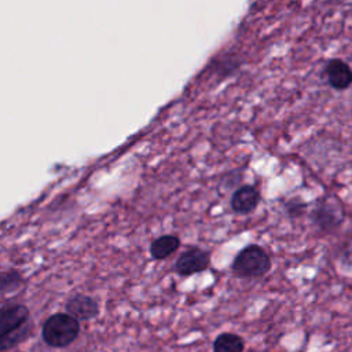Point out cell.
I'll use <instances>...</instances> for the list:
<instances>
[{
  "label": "cell",
  "mask_w": 352,
  "mask_h": 352,
  "mask_svg": "<svg viewBox=\"0 0 352 352\" xmlns=\"http://www.w3.org/2000/svg\"><path fill=\"white\" fill-rule=\"evenodd\" d=\"M271 257L264 248L252 243L238 252L232 260L231 270L234 275L242 279L261 278L271 270Z\"/></svg>",
  "instance_id": "1"
},
{
  "label": "cell",
  "mask_w": 352,
  "mask_h": 352,
  "mask_svg": "<svg viewBox=\"0 0 352 352\" xmlns=\"http://www.w3.org/2000/svg\"><path fill=\"white\" fill-rule=\"evenodd\" d=\"M80 331V324L70 314H56L50 316L41 330L43 340L56 348L67 346L72 344Z\"/></svg>",
  "instance_id": "2"
},
{
  "label": "cell",
  "mask_w": 352,
  "mask_h": 352,
  "mask_svg": "<svg viewBox=\"0 0 352 352\" xmlns=\"http://www.w3.org/2000/svg\"><path fill=\"white\" fill-rule=\"evenodd\" d=\"M345 219V210L341 201L337 198H323L316 204L314 210L311 212L312 223L322 232H333L336 231Z\"/></svg>",
  "instance_id": "3"
},
{
  "label": "cell",
  "mask_w": 352,
  "mask_h": 352,
  "mask_svg": "<svg viewBox=\"0 0 352 352\" xmlns=\"http://www.w3.org/2000/svg\"><path fill=\"white\" fill-rule=\"evenodd\" d=\"M210 265V256L206 250L197 246L190 248L176 258L175 271L180 276H190L204 272Z\"/></svg>",
  "instance_id": "4"
},
{
  "label": "cell",
  "mask_w": 352,
  "mask_h": 352,
  "mask_svg": "<svg viewBox=\"0 0 352 352\" xmlns=\"http://www.w3.org/2000/svg\"><path fill=\"white\" fill-rule=\"evenodd\" d=\"M260 198H261V195L254 186L243 184L234 190V192L231 195L230 205H231V209L234 213L249 214L253 210H256V208L260 204Z\"/></svg>",
  "instance_id": "5"
},
{
  "label": "cell",
  "mask_w": 352,
  "mask_h": 352,
  "mask_svg": "<svg viewBox=\"0 0 352 352\" xmlns=\"http://www.w3.org/2000/svg\"><path fill=\"white\" fill-rule=\"evenodd\" d=\"M324 73L329 84L334 89L342 91L352 84V70L349 65L342 59H330L324 66Z\"/></svg>",
  "instance_id": "6"
},
{
  "label": "cell",
  "mask_w": 352,
  "mask_h": 352,
  "mask_svg": "<svg viewBox=\"0 0 352 352\" xmlns=\"http://www.w3.org/2000/svg\"><path fill=\"white\" fill-rule=\"evenodd\" d=\"M29 311L23 305H10L0 309V337L28 322Z\"/></svg>",
  "instance_id": "7"
},
{
  "label": "cell",
  "mask_w": 352,
  "mask_h": 352,
  "mask_svg": "<svg viewBox=\"0 0 352 352\" xmlns=\"http://www.w3.org/2000/svg\"><path fill=\"white\" fill-rule=\"evenodd\" d=\"M66 309L72 316L82 320L95 318L99 311L96 301L87 296H76L70 298L66 305Z\"/></svg>",
  "instance_id": "8"
},
{
  "label": "cell",
  "mask_w": 352,
  "mask_h": 352,
  "mask_svg": "<svg viewBox=\"0 0 352 352\" xmlns=\"http://www.w3.org/2000/svg\"><path fill=\"white\" fill-rule=\"evenodd\" d=\"M180 246V238L175 234H164L155 238L150 245V254L155 260H165Z\"/></svg>",
  "instance_id": "9"
},
{
  "label": "cell",
  "mask_w": 352,
  "mask_h": 352,
  "mask_svg": "<svg viewBox=\"0 0 352 352\" xmlns=\"http://www.w3.org/2000/svg\"><path fill=\"white\" fill-rule=\"evenodd\" d=\"M245 341L235 333H220L213 341V352H243Z\"/></svg>",
  "instance_id": "10"
},
{
  "label": "cell",
  "mask_w": 352,
  "mask_h": 352,
  "mask_svg": "<svg viewBox=\"0 0 352 352\" xmlns=\"http://www.w3.org/2000/svg\"><path fill=\"white\" fill-rule=\"evenodd\" d=\"M28 333V324H22L21 327L4 334L0 337V352L7 351L12 346H15L18 342H21V340L23 338V336Z\"/></svg>",
  "instance_id": "11"
},
{
  "label": "cell",
  "mask_w": 352,
  "mask_h": 352,
  "mask_svg": "<svg viewBox=\"0 0 352 352\" xmlns=\"http://www.w3.org/2000/svg\"><path fill=\"white\" fill-rule=\"evenodd\" d=\"M308 204L300 198H290L283 202V210L289 217H300L307 212Z\"/></svg>",
  "instance_id": "12"
},
{
  "label": "cell",
  "mask_w": 352,
  "mask_h": 352,
  "mask_svg": "<svg viewBox=\"0 0 352 352\" xmlns=\"http://www.w3.org/2000/svg\"><path fill=\"white\" fill-rule=\"evenodd\" d=\"M21 285V276L15 271L0 274V290L7 292L18 287Z\"/></svg>",
  "instance_id": "13"
}]
</instances>
